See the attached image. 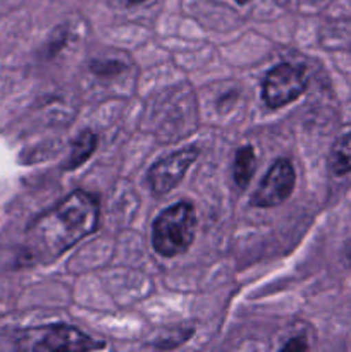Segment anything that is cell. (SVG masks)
Wrapping results in <instances>:
<instances>
[{
  "label": "cell",
  "mask_w": 351,
  "mask_h": 352,
  "mask_svg": "<svg viewBox=\"0 0 351 352\" xmlns=\"http://www.w3.org/2000/svg\"><path fill=\"white\" fill-rule=\"evenodd\" d=\"M98 201L89 192H71L50 212L38 217L30 227L36 254L45 261L57 260L76 243L93 234L98 227Z\"/></svg>",
  "instance_id": "cell-1"
},
{
  "label": "cell",
  "mask_w": 351,
  "mask_h": 352,
  "mask_svg": "<svg viewBox=\"0 0 351 352\" xmlns=\"http://www.w3.org/2000/svg\"><path fill=\"white\" fill-rule=\"evenodd\" d=\"M196 213L189 201H179L165 208L153 222L151 243L164 258L186 253L195 239Z\"/></svg>",
  "instance_id": "cell-2"
},
{
  "label": "cell",
  "mask_w": 351,
  "mask_h": 352,
  "mask_svg": "<svg viewBox=\"0 0 351 352\" xmlns=\"http://www.w3.org/2000/svg\"><path fill=\"white\" fill-rule=\"evenodd\" d=\"M17 346L26 351H93L105 347L65 323L34 327L19 333Z\"/></svg>",
  "instance_id": "cell-3"
},
{
  "label": "cell",
  "mask_w": 351,
  "mask_h": 352,
  "mask_svg": "<svg viewBox=\"0 0 351 352\" xmlns=\"http://www.w3.org/2000/svg\"><path fill=\"white\" fill-rule=\"evenodd\" d=\"M306 85H308V79H306L305 69L282 62V64L275 65L272 71H268L267 78H265V103L270 109L288 105L305 93Z\"/></svg>",
  "instance_id": "cell-4"
},
{
  "label": "cell",
  "mask_w": 351,
  "mask_h": 352,
  "mask_svg": "<svg viewBox=\"0 0 351 352\" xmlns=\"http://www.w3.org/2000/svg\"><path fill=\"white\" fill-rule=\"evenodd\" d=\"M200 155L198 146H186L182 150L174 151L167 157L160 158L148 168V184L153 195L162 196L176 188L182 181L188 168L196 162Z\"/></svg>",
  "instance_id": "cell-5"
},
{
  "label": "cell",
  "mask_w": 351,
  "mask_h": 352,
  "mask_svg": "<svg viewBox=\"0 0 351 352\" xmlns=\"http://www.w3.org/2000/svg\"><path fill=\"white\" fill-rule=\"evenodd\" d=\"M296 184V174L291 162L286 158H279L267 175L262 179L260 186L251 196V205L258 208H272L284 203L292 195Z\"/></svg>",
  "instance_id": "cell-6"
},
{
  "label": "cell",
  "mask_w": 351,
  "mask_h": 352,
  "mask_svg": "<svg viewBox=\"0 0 351 352\" xmlns=\"http://www.w3.org/2000/svg\"><path fill=\"white\" fill-rule=\"evenodd\" d=\"M96 141H98V138H96L95 133H92V131L88 129L83 131V133L72 141L71 153H69L67 162L62 165V168H64L65 172H71L74 170V168L81 167V165L92 157L93 151L96 150Z\"/></svg>",
  "instance_id": "cell-7"
},
{
  "label": "cell",
  "mask_w": 351,
  "mask_h": 352,
  "mask_svg": "<svg viewBox=\"0 0 351 352\" xmlns=\"http://www.w3.org/2000/svg\"><path fill=\"white\" fill-rule=\"evenodd\" d=\"M329 168L334 175L351 172V131L337 138L329 155Z\"/></svg>",
  "instance_id": "cell-8"
},
{
  "label": "cell",
  "mask_w": 351,
  "mask_h": 352,
  "mask_svg": "<svg viewBox=\"0 0 351 352\" xmlns=\"http://www.w3.org/2000/svg\"><path fill=\"white\" fill-rule=\"evenodd\" d=\"M255 170H257V157L251 146H243L237 150L236 158H234V181L240 188H246L250 184L251 177H253Z\"/></svg>",
  "instance_id": "cell-9"
},
{
  "label": "cell",
  "mask_w": 351,
  "mask_h": 352,
  "mask_svg": "<svg viewBox=\"0 0 351 352\" xmlns=\"http://www.w3.org/2000/svg\"><path fill=\"white\" fill-rule=\"evenodd\" d=\"M308 349V344L303 337H292L288 344L281 347V351H306Z\"/></svg>",
  "instance_id": "cell-10"
},
{
  "label": "cell",
  "mask_w": 351,
  "mask_h": 352,
  "mask_svg": "<svg viewBox=\"0 0 351 352\" xmlns=\"http://www.w3.org/2000/svg\"><path fill=\"white\" fill-rule=\"evenodd\" d=\"M346 260L351 263V241L348 243V246H346Z\"/></svg>",
  "instance_id": "cell-11"
},
{
  "label": "cell",
  "mask_w": 351,
  "mask_h": 352,
  "mask_svg": "<svg viewBox=\"0 0 351 352\" xmlns=\"http://www.w3.org/2000/svg\"><path fill=\"white\" fill-rule=\"evenodd\" d=\"M127 2L134 3V6H136V3H143V2H147V0H127Z\"/></svg>",
  "instance_id": "cell-12"
},
{
  "label": "cell",
  "mask_w": 351,
  "mask_h": 352,
  "mask_svg": "<svg viewBox=\"0 0 351 352\" xmlns=\"http://www.w3.org/2000/svg\"><path fill=\"white\" fill-rule=\"evenodd\" d=\"M236 2L240 3V6H244V3H248V2H250V0H236Z\"/></svg>",
  "instance_id": "cell-13"
}]
</instances>
